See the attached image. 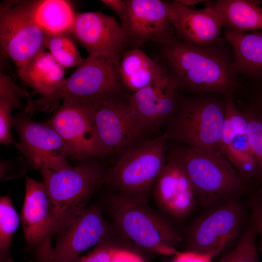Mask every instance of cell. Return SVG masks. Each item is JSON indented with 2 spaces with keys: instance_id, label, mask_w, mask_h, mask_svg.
Here are the masks:
<instances>
[{
  "instance_id": "20",
  "label": "cell",
  "mask_w": 262,
  "mask_h": 262,
  "mask_svg": "<svg viewBox=\"0 0 262 262\" xmlns=\"http://www.w3.org/2000/svg\"><path fill=\"white\" fill-rule=\"evenodd\" d=\"M20 79L42 97H48L65 83V69L49 52L42 51L17 68Z\"/></svg>"
},
{
  "instance_id": "36",
  "label": "cell",
  "mask_w": 262,
  "mask_h": 262,
  "mask_svg": "<svg viewBox=\"0 0 262 262\" xmlns=\"http://www.w3.org/2000/svg\"><path fill=\"white\" fill-rule=\"evenodd\" d=\"M101 1L115 12L120 20L123 18L126 11V0H102Z\"/></svg>"
},
{
  "instance_id": "38",
  "label": "cell",
  "mask_w": 262,
  "mask_h": 262,
  "mask_svg": "<svg viewBox=\"0 0 262 262\" xmlns=\"http://www.w3.org/2000/svg\"></svg>"
},
{
  "instance_id": "1",
  "label": "cell",
  "mask_w": 262,
  "mask_h": 262,
  "mask_svg": "<svg viewBox=\"0 0 262 262\" xmlns=\"http://www.w3.org/2000/svg\"><path fill=\"white\" fill-rule=\"evenodd\" d=\"M107 205L117 234L141 251L176 255L182 240L177 229L164 214L147 203L117 193L107 199Z\"/></svg>"
},
{
  "instance_id": "11",
  "label": "cell",
  "mask_w": 262,
  "mask_h": 262,
  "mask_svg": "<svg viewBox=\"0 0 262 262\" xmlns=\"http://www.w3.org/2000/svg\"><path fill=\"white\" fill-rule=\"evenodd\" d=\"M12 126L19 138L15 146L32 168L58 171L71 166L64 142L48 122H36L28 113H20L14 117Z\"/></svg>"
},
{
  "instance_id": "18",
  "label": "cell",
  "mask_w": 262,
  "mask_h": 262,
  "mask_svg": "<svg viewBox=\"0 0 262 262\" xmlns=\"http://www.w3.org/2000/svg\"><path fill=\"white\" fill-rule=\"evenodd\" d=\"M179 85L175 77L165 74L144 89L133 93L127 100L148 128L154 129L176 111Z\"/></svg>"
},
{
  "instance_id": "35",
  "label": "cell",
  "mask_w": 262,
  "mask_h": 262,
  "mask_svg": "<svg viewBox=\"0 0 262 262\" xmlns=\"http://www.w3.org/2000/svg\"><path fill=\"white\" fill-rule=\"evenodd\" d=\"M252 217L254 226L260 236L261 248L262 251V204L256 200L251 204Z\"/></svg>"
},
{
  "instance_id": "14",
  "label": "cell",
  "mask_w": 262,
  "mask_h": 262,
  "mask_svg": "<svg viewBox=\"0 0 262 262\" xmlns=\"http://www.w3.org/2000/svg\"><path fill=\"white\" fill-rule=\"evenodd\" d=\"M20 219L25 242L37 262H50L54 235L50 200L44 183L26 176Z\"/></svg>"
},
{
  "instance_id": "15",
  "label": "cell",
  "mask_w": 262,
  "mask_h": 262,
  "mask_svg": "<svg viewBox=\"0 0 262 262\" xmlns=\"http://www.w3.org/2000/svg\"><path fill=\"white\" fill-rule=\"evenodd\" d=\"M115 233L100 206L92 204L57 236L50 262H73L87 249L111 241Z\"/></svg>"
},
{
  "instance_id": "24",
  "label": "cell",
  "mask_w": 262,
  "mask_h": 262,
  "mask_svg": "<svg viewBox=\"0 0 262 262\" xmlns=\"http://www.w3.org/2000/svg\"><path fill=\"white\" fill-rule=\"evenodd\" d=\"M27 99L26 113L32 114L34 108L28 92L17 85L11 78L2 72L0 73V142L7 146L16 143L11 131L14 118L12 111L21 107V100Z\"/></svg>"
},
{
  "instance_id": "34",
  "label": "cell",
  "mask_w": 262,
  "mask_h": 262,
  "mask_svg": "<svg viewBox=\"0 0 262 262\" xmlns=\"http://www.w3.org/2000/svg\"><path fill=\"white\" fill-rule=\"evenodd\" d=\"M111 262H144V261L136 252L120 248L115 253Z\"/></svg>"
},
{
  "instance_id": "37",
  "label": "cell",
  "mask_w": 262,
  "mask_h": 262,
  "mask_svg": "<svg viewBox=\"0 0 262 262\" xmlns=\"http://www.w3.org/2000/svg\"><path fill=\"white\" fill-rule=\"evenodd\" d=\"M174 1L184 6L190 8H191V7L196 4L208 1L206 0H176Z\"/></svg>"
},
{
  "instance_id": "2",
  "label": "cell",
  "mask_w": 262,
  "mask_h": 262,
  "mask_svg": "<svg viewBox=\"0 0 262 262\" xmlns=\"http://www.w3.org/2000/svg\"><path fill=\"white\" fill-rule=\"evenodd\" d=\"M107 170L95 159L58 171L41 170L51 207L54 235L84 212L92 196L105 183Z\"/></svg>"
},
{
  "instance_id": "6",
  "label": "cell",
  "mask_w": 262,
  "mask_h": 262,
  "mask_svg": "<svg viewBox=\"0 0 262 262\" xmlns=\"http://www.w3.org/2000/svg\"><path fill=\"white\" fill-rule=\"evenodd\" d=\"M47 122L60 136L72 159L83 161L111 154L98 135L91 99L65 98Z\"/></svg>"
},
{
  "instance_id": "21",
  "label": "cell",
  "mask_w": 262,
  "mask_h": 262,
  "mask_svg": "<svg viewBox=\"0 0 262 262\" xmlns=\"http://www.w3.org/2000/svg\"><path fill=\"white\" fill-rule=\"evenodd\" d=\"M224 34L233 49L236 72L262 78V30L239 32L225 29Z\"/></svg>"
},
{
  "instance_id": "31",
  "label": "cell",
  "mask_w": 262,
  "mask_h": 262,
  "mask_svg": "<svg viewBox=\"0 0 262 262\" xmlns=\"http://www.w3.org/2000/svg\"><path fill=\"white\" fill-rule=\"evenodd\" d=\"M225 115L229 119L236 135H247L248 121L229 98L225 103Z\"/></svg>"
},
{
  "instance_id": "25",
  "label": "cell",
  "mask_w": 262,
  "mask_h": 262,
  "mask_svg": "<svg viewBox=\"0 0 262 262\" xmlns=\"http://www.w3.org/2000/svg\"><path fill=\"white\" fill-rule=\"evenodd\" d=\"M34 17L46 33H69L76 13L65 0H32Z\"/></svg>"
},
{
  "instance_id": "16",
  "label": "cell",
  "mask_w": 262,
  "mask_h": 262,
  "mask_svg": "<svg viewBox=\"0 0 262 262\" xmlns=\"http://www.w3.org/2000/svg\"><path fill=\"white\" fill-rule=\"evenodd\" d=\"M69 34L89 55H104L120 62L129 44L121 25L99 11L76 13Z\"/></svg>"
},
{
  "instance_id": "19",
  "label": "cell",
  "mask_w": 262,
  "mask_h": 262,
  "mask_svg": "<svg viewBox=\"0 0 262 262\" xmlns=\"http://www.w3.org/2000/svg\"><path fill=\"white\" fill-rule=\"evenodd\" d=\"M172 24L184 43L196 47L211 46L220 39L223 28L218 13L211 6L195 9L174 0Z\"/></svg>"
},
{
  "instance_id": "30",
  "label": "cell",
  "mask_w": 262,
  "mask_h": 262,
  "mask_svg": "<svg viewBox=\"0 0 262 262\" xmlns=\"http://www.w3.org/2000/svg\"><path fill=\"white\" fill-rule=\"evenodd\" d=\"M247 138L252 154L262 173V123L254 120L248 121Z\"/></svg>"
},
{
  "instance_id": "7",
  "label": "cell",
  "mask_w": 262,
  "mask_h": 262,
  "mask_svg": "<svg viewBox=\"0 0 262 262\" xmlns=\"http://www.w3.org/2000/svg\"><path fill=\"white\" fill-rule=\"evenodd\" d=\"M119 64L120 61L104 55L89 54L61 88L32 104L34 108L52 110L67 97L96 99L116 97L121 80Z\"/></svg>"
},
{
  "instance_id": "23",
  "label": "cell",
  "mask_w": 262,
  "mask_h": 262,
  "mask_svg": "<svg viewBox=\"0 0 262 262\" xmlns=\"http://www.w3.org/2000/svg\"><path fill=\"white\" fill-rule=\"evenodd\" d=\"M207 3L219 15L225 29L239 32L262 30V8L256 0H218Z\"/></svg>"
},
{
  "instance_id": "27",
  "label": "cell",
  "mask_w": 262,
  "mask_h": 262,
  "mask_svg": "<svg viewBox=\"0 0 262 262\" xmlns=\"http://www.w3.org/2000/svg\"><path fill=\"white\" fill-rule=\"evenodd\" d=\"M19 223V217L8 195L0 198V261L13 262L10 254L11 241Z\"/></svg>"
},
{
  "instance_id": "4",
  "label": "cell",
  "mask_w": 262,
  "mask_h": 262,
  "mask_svg": "<svg viewBox=\"0 0 262 262\" xmlns=\"http://www.w3.org/2000/svg\"><path fill=\"white\" fill-rule=\"evenodd\" d=\"M166 139L160 135L122 153L107 170L105 183L116 193L147 203L166 162Z\"/></svg>"
},
{
  "instance_id": "3",
  "label": "cell",
  "mask_w": 262,
  "mask_h": 262,
  "mask_svg": "<svg viewBox=\"0 0 262 262\" xmlns=\"http://www.w3.org/2000/svg\"><path fill=\"white\" fill-rule=\"evenodd\" d=\"M213 45L196 47L176 40L165 45L164 55L179 85L197 91L225 92L232 87L233 60Z\"/></svg>"
},
{
  "instance_id": "32",
  "label": "cell",
  "mask_w": 262,
  "mask_h": 262,
  "mask_svg": "<svg viewBox=\"0 0 262 262\" xmlns=\"http://www.w3.org/2000/svg\"><path fill=\"white\" fill-rule=\"evenodd\" d=\"M218 253L200 254L188 251L177 252L173 262H211Z\"/></svg>"
},
{
  "instance_id": "33",
  "label": "cell",
  "mask_w": 262,
  "mask_h": 262,
  "mask_svg": "<svg viewBox=\"0 0 262 262\" xmlns=\"http://www.w3.org/2000/svg\"><path fill=\"white\" fill-rule=\"evenodd\" d=\"M236 134L229 118L225 115L222 133V153L229 146Z\"/></svg>"
},
{
  "instance_id": "8",
  "label": "cell",
  "mask_w": 262,
  "mask_h": 262,
  "mask_svg": "<svg viewBox=\"0 0 262 262\" xmlns=\"http://www.w3.org/2000/svg\"><path fill=\"white\" fill-rule=\"evenodd\" d=\"M1 2V49L18 68L46 48V33L33 14L32 1Z\"/></svg>"
},
{
  "instance_id": "26",
  "label": "cell",
  "mask_w": 262,
  "mask_h": 262,
  "mask_svg": "<svg viewBox=\"0 0 262 262\" xmlns=\"http://www.w3.org/2000/svg\"><path fill=\"white\" fill-rule=\"evenodd\" d=\"M46 48L64 69L78 67L84 60L74 38L68 33H46Z\"/></svg>"
},
{
  "instance_id": "10",
  "label": "cell",
  "mask_w": 262,
  "mask_h": 262,
  "mask_svg": "<svg viewBox=\"0 0 262 262\" xmlns=\"http://www.w3.org/2000/svg\"><path fill=\"white\" fill-rule=\"evenodd\" d=\"M91 100L98 135L111 154H122L138 145L147 131L150 130L127 100L116 97Z\"/></svg>"
},
{
  "instance_id": "29",
  "label": "cell",
  "mask_w": 262,
  "mask_h": 262,
  "mask_svg": "<svg viewBox=\"0 0 262 262\" xmlns=\"http://www.w3.org/2000/svg\"><path fill=\"white\" fill-rule=\"evenodd\" d=\"M120 248H123L115 245L112 241H108L96 246L91 251L78 257L73 262H111Z\"/></svg>"
},
{
  "instance_id": "17",
  "label": "cell",
  "mask_w": 262,
  "mask_h": 262,
  "mask_svg": "<svg viewBox=\"0 0 262 262\" xmlns=\"http://www.w3.org/2000/svg\"><path fill=\"white\" fill-rule=\"evenodd\" d=\"M158 206L175 219L184 218L197 202L192 183L178 153L167 157L152 190Z\"/></svg>"
},
{
  "instance_id": "5",
  "label": "cell",
  "mask_w": 262,
  "mask_h": 262,
  "mask_svg": "<svg viewBox=\"0 0 262 262\" xmlns=\"http://www.w3.org/2000/svg\"><path fill=\"white\" fill-rule=\"evenodd\" d=\"M178 154L200 205L212 209L238 199L244 179L222 155L190 147Z\"/></svg>"
},
{
  "instance_id": "12",
  "label": "cell",
  "mask_w": 262,
  "mask_h": 262,
  "mask_svg": "<svg viewBox=\"0 0 262 262\" xmlns=\"http://www.w3.org/2000/svg\"><path fill=\"white\" fill-rule=\"evenodd\" d=\"M121 20L129 44L137 48L147 42L167 45L175 41L172 3L159 0H126Z\"/></svg>"
},
{
  "instance_id": "28",
  "label": "cell",
  "mask_w": 262,
  "mask_h": 262,
  "mask_svg": "<svg viewBox=\"0 0 262 262\" xmlns=\"http://www.w3.org/2000/svg\"><path fill=\"white\" fill-rule=\"evenodd\" d=\"M257 230L249 227L242 233L236 246L217 262H259L256 244Z\"/></svg>"
},
{
  "instance_id": "13",
  "label": "cell",
  "mask_w": 262,
  "mask_h": 262,
  "mask_svg": "<svg viewBox=\"0 0 262 262\" xmlns=\"http://www.w3.org/2000/svg\"><path fill=\"white\" fill-rule=\"evenodd\" d=\"M244 218V210L238 199L210 209L190 227L186 251L219 252L229 240L240 235Z\"/></svg>"
},
{
  "instance_id": "9",
  "label": "cell",
  "mask_w": 262,
  "mask_h": 262,
  "mask_svg": "<svg viewBox=\"0 0 262 262\" xmlns=\"http://www.w3.org/2000/svg\"><path fill=\"white\" fill-rule=\"evenodd\" d=\"M173 115L172 130L179 140L189 147L222 155L225 107L220 103L209 99L189 101Z\"/></svg>"
},
{
  "instance_id": "22",
  "label": "cell",
  "mask_w": 262,
  "mask_h": 262,
  "mask_svg": "<svg viewBox=\"0 0 262 262\" xmlns=\"http://www.w3.org/2000/svg\"><path fill=\"white\" fill-rule=\"evenodd\" d=\"M119 71L121 81L132 93L144 89L165 75L162 66L137 48L124 51Z\"/></svg>"
}]
</instances>
